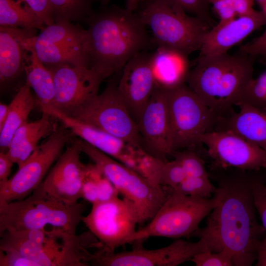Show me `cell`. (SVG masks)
<instances>
[{
    "label": "cell",
    "instance_id": "obj_1",
    "mask_svg": "<svg viewBox=\"0 0 266 266\" xmlns=\"http://www.w3.org/2000/svg\"><path fill=\"white\" fill-rule=\"evenodd\" d=\"M252 182L245 176L221 181L214 193L217 201L206 225L193 235L203 240L211 251L229 253L235 266H251L266 236L256 217Z\"/></svg>",
    "mask_w": 266,
    "mask_h": 266
},
{
    "label": "cell",
    "instance_id": "obj_2",
    "mask_svg": "<svg viewBox=\"0 0 266 266\" xmlns=\"http://www.w3.org/2000/svg\"><path fill=\"white\" fill-rule=\"evenodd\" d=\"M85 21L89 67L102 81L122 70L135 55L154 46L138 13L126 8L101 6Z\"/></svg>",
    "mask_w": 266,
    "mask_h": 266
},
{
    "label": "cell",
    "instance_id": "obj_3",
    "mask_svg": "<svg viewBox=\"0 0 266 266\" xmlns=\"http://www.w3.org/2000/svg\"><path fill=\"white\" fill-rule=\"evenodd\" d=\"M256 59L237 51L198 57L186 84L218 117L232 112L246 85L253 78Z\"/></svg>",
    "mask_w": 266,
    "mask_h": 266
},
{
    "label": "cell",
    "instance_id": "obj_4",
    "mask_svg": "<svg viewBox=\"0 0 266 266\" xmlns=\"http://www.w3.org/2000/svg\"><path fill=\"white\" fill-rule=\"evenodd\" d=\"M0 236V250L16 252L37 266H86L83 249L95 248L99 243L90 231L77 236L55 227L50 231H6Z\"/></svg>",
    "mask_w": 266,
    "mask_h": 266
},
{
    "label": "cell",
    "instance_id": "obj_5",
    "mask_svg": "<svg viewBox=\"0 0 266 266\" xmlns=\"http://www.w3.org/2000/svg\"><path fill=\"white\" fill-rule=\"evenodd\" d=\"M86 204L65 203L50 196L41 183L25 199L0 202V235L6 231L42 229L46 225L76 234Z\"/></svg>",
    "mask_w": 266,
    "mask_h": 266
},
{
    "label": "cell",
    "instance_id": "obj_6",
    "mask_svg": "<svg viewBox=\"0 0 266 266\" xmlns=\"http://www.w3.org/2000/svg\"><path fill=\"white\" fill-rule=\"evenodd\" d=\"M137 12L151 32L156 47L174 49L187 55L199 51L211 28L191 16L175 0H142Z\"/></svg>",
    "mask_w": 266,
    "mask_h": 266
},
{
    "label": "cell",
    "instance_id": "obj_7",
    "mask_svg": "<svg viewBox=\"0 0 266 266\" xmlns=\"http://www.w3.org/2000/svg\"><path fill=\"white\" fill-rule=\"evenodd\" d=\"M216 201L214 195L212 198H204L183 195L171 190L149 223L136 231L131 243H140L150 237L178 239L192 236Z\"/></svg>",
    "mask_w": 266,
    "mask_h": 266
},
{
    "label": "cell",
    "instance_id": "obj_8",
    "mask_svg": "<svg viewBox=\"0 0 266 266\" xmlns=\"http://www.w3.org/2000/svg\"><path fill=\"white\" fill-rule=\"evenodd\" d=\"M86 154L114 186L119 195L130 201L139 216V225L150 220L166 199L161 186L82 140Z\"/></svg>",
    "mask_w": 266,
    "mask_h": 266
},
{
    "label": "cell",
    "instance_id": "obj_9",
    "mask_svg": "<svg viewBox=\"0 0 266 266\" xmlns=\"http://www.w3.org/2000/svg\"><path fill=\"white\" fill-rule=\"evenodd\" d=\"M173 153L200 144L214 130L218 116L186 84L167 90Z\"/></svg>",
    "mask_w": 266,
    "mask_h": 266
},
{
    "label": "cell",
    "instance_id": "obj_10",
    "mask_svg": "<svg viewBox=\"0 0 266 266\" xmlns=\"http://www.w3.org/2000/svg\"><path fill=\"white\" fill-rule=\"evenodd\" d=\"M65 114L143 149L137 124L114 83L108 84L101 93Z\"/></svg>",
    "mask_w": 266,
    "mask_h": 266
},
{
    "label": "cell",
    "instance_id": "obj_11",
    "mask_svg": "<svg viewBox=\"0 0 266 266\" xmlns=\"http://www.w3.org/2000/svg\"><path fill=\"white\" fill-rule=\"evenodd\" d=\"M139 221L133 204L119 197L92 204L89 213L82 218L99 241V248L108 252H114L118 247L131 243Z\"/></svg>",
    "mask_w": 266,
    "mask_h": 266
},
{
    "label": "cell",
    "instance_id": "obj_12",
    "mask_svg": "<svg viewBox=\"0 0 266 266\" xmlns=\"http://www.w3.org/2000/svg\"><path fill=\"white\" fill-rule=\"evenodd\" d=\"M65 129L56 130L51 133L18 167L11 178L0 184V202L23 200L42 183L68 140L69 136Z\"/></svg>",
    "mask_w": 266,
    "mask_h": 266
},
{
    "label": "cell",
    "instance_id": "obj_13",
    "mask_svg": "<svg viewBox=\"0 0 266 266\" xmlns=\"http://www.w3.org/2000/svg\"><path fill=\"white\" fill-rule=\"evenodd\" d=\"M207 249L201 239L192 242L178 238L156 249H146L139 245L131 251L116 253L98 248L90 254L88 263L89 266H176Z\"/></svg>",
    "mask_w": 266,
    "mask_h": 266
},
{
    "label": "cell",
    "instance_id": "obj_14",
    "mask_svg": "<svg viewBox=\"0 0 266 266\" xmlns=\"http://www.w3.org/2000/svg\"><path fill=\"white\" fill-rule=\"evenodd\" d=\"M200 143L207 148L215 165L221 168L258 170L266 162V152L228 130H213L203 134Z\"/></svg>",
    "mask_w": 266,
    "mask_h": 266
},
{
    "label": "cell",
    "instance_id": "obj_15",
    "mask_svg": "<svg viewBox=\"0 0 266 266\" xmlns=\"http://www.w3.org/2000/svg\"><path fill=\"white\" fill-rule=\"evenodd\" d=\"M137 125L145 152L163 161L173 155L167 90L155 86Z\"/></svg>",
    "mask_w": 266,
    "mask_h": 266
},
{
    "label": "cell",
    "instance_id": "obj_16",
    "mask_svg": "<svg viewBox=\"0 0 266 266\" xmlns=\"http://www.w3.org/2000/svg\"><path fill=\"white\" fill-rule=\"evenodd\" d=\"M46 66L52 74L55 84L52 106L59 110L68 113L98 94L102 80L90 68L68 64Z\"/></svg>",
    "mask_w": 266,
    "mask_h": 266
},
{
    "label": "cell",
    "instance_id": "obj_17",
    "mask_svg": "<svg viewBox=\"0 0 266 266\" xmlns=\"http://www.w3.org/2000/svg\"><path fill=\"white\" fill-rule=\"evenodd\" d=\"M41 110L58 119L65 128L69 129L81 140L137 171L142 158L146 153L143 149L72 117L52 106Z\"/></svg>",
    "mask_w": 266,
    "mask_h": 266
},
{
    "label": "cell",
    "instance_id": "obj_18",
    "mask_svg": "<svg viewBox=\"0 0 266 266\" xmlns=\"http://www.w3.org/2000/svg\"><path fill=\"white\" fill-rule=\"evenodd\" d=\"M151 54L144 51L133 57L123 68L117 85L121 99L136 124L155 86L151 66Z\"/></svg>",
    "mask_w": 266,
    "mask_h": 266
},
{
    "label": "cell",
    "instance_id": "obj_19",
    "mask_svg": "<svg viewBox=\"0 0 266 266\" xmlns=\"http://www.w3.org/2000/svg\"><path fill=\"white\" fill-rule=\"evenodd\" d=\"M81 152L79 140H76L60 155L41 183L50 196L66 204L82 198L85 165L80 159Z\"/></svg>",
    "mask_w": 266,
    "mask_h": 266
},
{
    "label": "cell",
    "instance_id": "obj_20",
    "mask_svg": "<svg viewBox=\"0 0 266 266\" xmlns=\"http://www.w3.org/2000/svg\"><path fill=\"white\" fill-rule=\"evenodd\" d=\"M266 25L265 14L262 10H256L224 23H217L205 35L198 57L227 53L232 47Z\"/></svg>",
    "mask_w": 266,
    "mask_h": 266
},
{
    "label": "cell",
    "instance_id": "obj_21",
    "mask_svg": "<svg viewBox=\"0 0 266 266\" xmlns=\"http://www.w3.org/2000/svg\"><path fill=\"white\" fill-rule=\"evenodd\" d=\"M36 29L0 26V80L8 82L24 70L28 50L25 43Z\"/></svg>",
    "mask_w": 266,
    "mask_h": 266
},
{
    "label": "cell",
    "instance_id": "obj_22",
    "mask_svg": "<svg viewBox=\"0 0 266 266\" xmlns=\"http://www.w3.org/2000/svg\"><path fill=\"white\" fill-rule=\"evenodd\" d=\"M240 110L218 117L214 130H228L260 147L266 152V109L246 103Z\"/></svg>",
    "mask_w": 266,
    "mask_h": 266
},
{
    "label": "cell",
    "instance_id": "obj_23",
    "mask_svg": "<svg viewBox=\"0 0 266 266\" xmlns=\"http://www.w3.org/2000/svg\"><path fill=\"white\" fill-rule=\"evenodd\" d=\"M150 62L156 86L168 90L186 83L191 69L188 55L170 48L156 47Z\"/></svg>",
    "mask_w": 266,
    "mask_h": 266
},
{
    "label": "cell",
    "instance_id": "obj_24",
    "mask_svg": "<svg viewBox=\"0 0 266 266\" xmlns=\"http://www.w3.org/2000/svg\"><path fill=\"white\" fill-rule=\"evenodd\" d=\"M52 117L49 113L42 112L40 119L27 122L15 132L6 153L18 167L36 148L42 138L56 130Z\"/></svg>",
    "mask_w": 266,
    "mask_h": 266
},
{
    "label": "cell",
    "instance_id": "obj_25",
    "mask_svg": "<svg viewBox=\"0 0 266 266\" xmlns=\"http://www.w3.org/2000/svg\"><path fill=\"white\" fill-rule=\"evenodd\" d=\"M28 38L25 46L28 52L24 66L26 83L33 90L36 102L42 110L53 105L55 96V84L50 70L38 59L29 44Z\"/></svg>",
    "mask_w": 266,
    "mask_h": 266
},
{
    "label": "cell",
    "instance_id": "obj_26",
    "mask_svg": "<svg viewBox=\"0 0 266 266\" xmlns=\"http://www.w3.org/2000/svg\"><path fill=\"white\" fill-rule=\"evenodd\" d=\"M35 35L30 36L28 42L45 66L68 64L89 68L85 45L41 43L33 39Z\"/></svg>",
    "mask_w": 266,
    "mask_h": 266
},
{
    "label": "cell",
    "instance_id": "obj_27",
    "mask_svg": "<svg viewBox=\"0 0 266 266\" xmlns=\"http://www.w3.org/2000/svg\"><path fill=\"white\" fill-rule=\"evenodd\" d=\"M36 102L31 88L26 83L21 86L8 105L7 118L0 131V146L2 151H7L13 134L28 122V116Z\"/></svg>",
    "mask_w": 266,
    "mask_h": 266
},
{
    "label": "cell",
    "instance_id": "obj_28",
    "mask_svg": "<svg viewBox=\"0 0 266 266\" xmlns=\"http://www.w3.org/2000/svg\"><path fill=\"white\" fill-rule=\"evenodd\" d=\"M44 25L22 0H0V26L42 31Z\"/></svg>",
    "mask_w": 266,
    "mask_h": 266
},
{
    "label": "cell",
    "instance_id": "obj_29",
    "mask_svg": "<svg viewBox=\"0 0 266 266\" xmlns=\"http://www.w3.org/2000/svg\"><path fill=\"white\" fill-rule=\"evenodd\" d=\"M116 194L113 184L94 164L85 165L82 198L93 204L107 200Z\"/></svg>",
    "mask_w": 266,
    "mask_h": 266
},
{
    "label": "cell",
    "instance_id": "obj_30",
    "mask_svg": "<svg viewBox=\"0 0 266 266\" xmlns=\"http://www.w3.org/2000/svg\"><path fill=\"white\" fill-rule=\"evenodd\" d=\"M56 22L85 21L93 12V6L100 0H49Z\"/></svg>",
    "mask_w": 266,
    "mask_h": 266
},
{
    "label": "cell",
    "instance_id": "obj_31",
    "mask_svg": "<svg viewBox=\"0 0 266 266\" xmlns=\"http://www.w3.org/2000/svg\"><path fill=\"white\" fill-rule=\"evenodd\" d=\"M240 103L266 109V70L249 82L237 105Z\"/></svg>",
    "mask_w": 266,
    "mask_h": 266
},
{
    "label": "cell",
    "instance_id": "obj_32",
    "mask_svg": "<svg viewBox=\"0 0 266 266\" xmlns=\"http://www.w3.org/2000/svg\"><path fill=\"white\" fill-rule=\"evenodd\" d=\"M216 189L209 177L187 176L178 185L171 190L185 196L209 198Z\"/></svg>",
    "mask_w": 266,
    "mask_h": 266
},
{
    "label": "cell",
    "instance_id": "obj_33",
    "mask_svg": "<svg viewBox=\"0 0 266 266\" xmlns=\"http://www.w3.org/2000/svg\"><path fill=\"white\" fill-rule=\"evenodd\" d=\"M172 156L181 165L187 176L209 177L203 160L193 148L177 151Z\"/></svg>",
    "mask_w": 266,
    "mask_h": 266
},
{
    "label": "cell",
    "instance_id": "obj_34",
    "mask_svg": "<svg viewBox=\"0 0 266 266\" xmlns=\"http://www.w3.org/2000/svg\"><path fill=\"white\" fill-rule=\"evenodd\" d=\"M186 176L184 169L176 160L163 161L158 171L157 184L173 189Z\"/></svg>",
    "mask_w": 266,
    "mask_h": 266
},
{
    "label": "cell",
    "instance_id": "obj_35",
    "mask_svg": "<svg viewBox=\"0 0 266 266\" xmlns=\"http://www.w3.org/2000/svg\"><path fill=\"white\" fill-rule=\"evenodd\" d=\"M197 266H233L231 255L225 251L212 252L206 249L195 255L190 260Z\"/></svg>",
    "mask_w": 266,
    "mask_h": 266
},
{
    "label": "cell",
    "instance_id": "obj_36",
    "mask_svg": "<svg viewBox=\"0 0 266 266\" xmlns=\"http://www.w3.org/2000/svg\"><path fill=\"white\" fill-rule=\"evenodd\" d=\"M187 13L208 24L211 28L217 23L212 17L208 0H175Z\"/></svg>",
    "mask_w": 266,
    "mask_h": 266
},
{
    "label": "cell",
    "instance_id": "obj_37",
    "mask_svg": "<svg viewBox=\"0 0 266 266\" xmlns=\"http://www.w3.org/2000/svg\"><path fill=\"white\" fill-rule=\"evenodd\" d=\"M264 12L266 16V11ZM238 51L254 57L266 66V28L259 36L240 46Z\"/></svg>",
    "mask_w": 266,
    "mask_h": 266
},
{
    "label": "cell",
    "instance_id": "obj_38",
    "mask_svg": "<svg viewBox=\"0 0 266 266\" xmlns=\"http://www.w3.org/2000/svg\"><path fill=\"white\" fill-rule=\"evenodd\" d=\"M26 3L46 26L55 22L54 11L49 0H22Z\"/></svg>",
    "mask_w": 266,
    "mask_h": 266
},
{
    "label": "cell",
    "instance_id": "obj_39",
    "mask_svg": "<svg viewBox=\"0 0 266 266\" xmlns=\"http://www.w3.org/2000/svg\"><path fill=\"white\" fill-rule=\"evenodd\" d=\"M251 188L254 205L266 233V186L252 181Z\"/></svg>",
    "mask_w": 266,
    "mask_h": 266
},
{
    "label": "cell",
    "instance_id": "obj_40",
    "mask_svg": "<svg viewBox=\"0 0 266 266\" xmlns=\"http://www.w3.org/2000/svg\"><path fill=\"white\" fill-rule=\"evenodd\" d=\"M0 266H37L36 264L11 250H0Z\"/></svg>",
    "mask_w": 266,
    "mask_h": 266
},
{
    "label": "cell",
    "instance_id": "obj_41",
    "mask_svg": "<svg viewBox=\"0 0 266 266\" xmlns=\"http://www.w3.org/2000/svg\"><path fill=\"white\" fill-rule=\"evenodd\" d=\"M219 18L218 24H223L237 17L229 0H208Z\"/></svg>",
    "mask_w": 266,
    "mask_h": 266
},
{
    "label": "cell",
    "instance_id": "obj_42",
    "mask_svg": "<svg viewBox=\"0 0 266 266\" xmlns=\"http://www.w3.org/2000/svg\"><path fill=\"white\" fill-rule=\"evenodd\" d=\"M13 163L7 156L6 152L0 153V184L6 182L10 173Z\"/></svg>",
    "mask_w": 266,
    "mask_h": 266
},
{
    "label": "cell",
    "instance_id": "obj_43",
    "mask_svg": "<svg viewBox=\"0 0 266 266\" xmlns=\"http://www.w3.org/2000/svg\"><path fill=\"white\" fill-rule=\"evenodd\" d=\"M257 260V266H266V235L258 248Z\"/></svg>",
    "mask_w": 266,
    "mask_h": 266
},
{
    "label": "cell",
    "instance_id": "obj_44",
    "mask_svg": "<svg viewBox=\"0 0 266 266\" xmlns=\"http://www.w3.org/2000/svg\"><path fill=\"white\" fill-rule=\"evenodd\" d=\"M8 113V105L3 103L0 104V131L3 128Z\"/></svg>",
    "mask_w": 266,
    "mask_h": 266
},
{
    "label": "cell",
    "instance_id": "obj_45",
    "mask_svg": "<svg viewBox=\"0 0 266 266\" xmlns=\"http://www.w3.org/2000/svg\"><path fill=\"white\" fill-rule=\"evenodd\" d=\"M142 0H126V7L127 9L136 12Z\"/></svg>",
    "mask_w": 266,
    "mask_h": 266
},
{
    "label": "cell",
    "instance_id": "obj_46",
    "mask_svg": "<svg viewBox=\"0 0 266 266\" xmlns=\"http://www.w3.org/2000/svg\"><path fill=\"white\" fill-rule=\"evenodd\" d=\"M101 6L107 5L110 0H100Z\"/></svg>",
    "mask_w": 266,
    "mask_h": 266
}]
</instances>
